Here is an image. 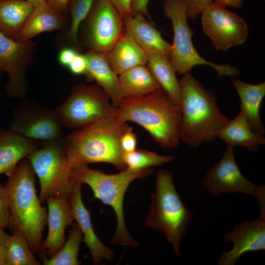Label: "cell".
Instances as JSON below:
<instances>
[{
  "label": "cell",
  "mask_w": 265,
  "mask_h": 265,
  "mask_svg": "<svg viewBox=\"0 0 265 265\" xmlns=\"http://www.w3.org/2000/svg\"><path fill=\"white\" fill-rule=\"evenodd\" d=\"M116 115L124 122L141 126L162 148L174 149L180 144L181 106L161 88L142 97L121 100Z\"/></svg>",
  "instance_id": "1"
},
{
  "label": "cell",
  "mask_w": 265,
  "mask_h": 265,
  "mask_svg": "<svg viewBox=\"0 0 265 265\" xmlns=\"http://www.w3.org/2000/svg\"><path fill=\"white\" fill-rule=\"evenodd\" d=\"M129 126L114 115L69 133L63 144L71 166L106 162L121 170L126 168L120 140Z\"/></svg>",
  "instance_id": "2"
},
{
  "label": "cell",
  "mask_w": 265,
  "mask_h": 265,
  "mask_svg": "<svg viewBox=\"0 0 265 265\" xmlns=\"http://www.w3.org/2000/svg\"><path fill=\"white\" fill-rule=\"evenodd\" d=\"M179 81L182 94L180 140L194 148L203 142L213 141L230 120L218 108L215 95L190 72L183 75Z\"/></svg>",
  "instance_id": "3"
},
{
  "label": "cell",
  "mask_w": 265,
  "mask_h": 265,
  "mask_svg": "<svg viewBox=\"0 0 265 265\" xmlns=\"http://www.w3.org/2000/svg\"><path fill=\"white\" fill-rule=\"evenodd\" d=\"M35 176L28 160L24 159L4 185L10 209L9 227L25 237L33 253L40 250L47 224V210L36 194Z\"/></svg>",
  "instance_id": "4"
},
{
  "label": "cell",
  "mask_w": 265,
  "mask_h": 265,
  "mask_svg": "<svg viewBox=\"0 0 265 265\" xmlns=\"http://www.w3.org/2000/svg\"><path fill=\"white\" fill-rule=\"evenodd\" d=\"M153 172L152 168L143 169L126 168L119 173L108 174L99 170L91 169L86 164L72 167L71 181L72 184L88 185L95 198L110 206L113 210L117 224L111 244L132 247H137L139 245V243L132 238L127 229L124 214V199L132 182L148 177Z\"/></svg>",
  "instance_id": "5"
},
{
  "label": "cell",
  "mask_w": 265,
  "mask_h": 265,
  "mask_svg": "<svg viewBox=\"0 0 265 265\" xmlns=\"http://www.w3.org/2000/svg\"><path fill=\"white\" fill-rule=\"evenodd\" d=\"M193 217V213L184 205L176 190L171 172L160 169L157 175L156 188L151 196L145 226L162 233L179 257L181 241Z\"/></svg>",
  "instance_id": "6"
},
{
  "label": "cell",
  "mask_w": 265,
  "mask_h": 265,
  "mask_svg": "<svg viewBox=\"0 0 265 265\" xmlns=\"http://www.w3.org/2000/svg\"><path fill=\"white\" fill-rule=\"evenodd\" d=\"M63 138L42 142L26 158L39 181L41 203L52 197L69 199L72 194V166L64 149Z\"/></svg>",
  "instance_id": "7"
},
{
  "label": "cell",
  "mask_w": 265,
  "mask_h": 265,
  "mask_svg": "<svg viewBox=\"0 0 265 265\" xmlns=\"http://www.w3.org/2000/svg\"><path fill=\"white\" fill-rule=\"evenodd\" d=\"M164 15L172 23L174 36L171 45V62L176 73L184 75L194 66L207 65L212 67L219 77L238 76L239 71L229 64H216L200 56L192 43L193 31L187 23L184 0H164Z\"/></svg>",
  "instance_id": "8"
},
{
  "label": "cell",
  "mask_w": 265,
  "mask_h": 265,
  "mask_svg": "<svg viewBox=\"0 0 265 265\" xmlns=\"http://www.w3.org/2000/svg\"><path fill=\"white\" fill-rule=\"evenodd\" d=\"M116 108L97 84H78L73 87L68 98L54 110L62 127L75 130L116 115Z\"/></svg>",
  "instance_id": "9"
},
{
  "label": "cell",
  "mask_w": 265,
  "mask_h": 265,
  "mask_svg": "<svg viewBox=\"0 0 265 265\" xmlns=\"http://www.w3.org/2000/svg\"><path fill=\"white\" fill-rule=\"evenodd\" d=\"M81 26L88 51L105 54L125 31L123 18L109 0H95Z\"/></svg>",
  "instance_id": "10"
},
{
  "label": "cell",
  "mask_w": 265,
  "mask_h": 265,
  "mask_svg": "<svg viewBox=\"0 0 265 265\" xmlns=\"http://www.w3.org/2000/svg\"><path fill=\"white\" fill-rule=\"evenodd\" d=\"M20 100L14 108L10 129L41 142L63 138L54 109L33 99Z\"/></svg>",
  "instance_id": "11"
},
{
  "label": "cell",
  "mask_w": 265,
  "mask_h": 265,
  "mask_svg": "<svg viewBox=\"0 0 265 265\" xmlns=\"http://www.w3.org/2000/svg\"><path fill=\"white\" fill-rule=\"evenodd\" d=\"M36 47L31 40L18 41L0 32V70L8 75L5 89L12 99L26 97L28 90L27 69L33 61Z\"/></svg>",
  "instance_id": "12"
},
{
  "label": "cell",
  "mask_w": 265,
  "mask_h": 265,
  "mask_svg": "<svg viewBox=\"0 0 265 265\" xmlns=\"http://www.w3.org/2000/svg\"><path fill=\"white\" fill-rule=\"evenodd\" d=\"M202 29L216 50L226 51L246 41L249 29L245 21L225 6L213 2L201 13Z\"/></svg>",
  "instance_id": "13"
},
{
  "label": "cell",
  "mask_w": 265,
  "mask_h": 265,
  "mask_svg": "<svg viewBox=\"0 0 265 265\" xmlns=\"http://www.w3.org/2000/svg\"><path fill=\"white\" fill-rule=\"evenodd\" d=\"M234 148L227 145L222 159L209 170L202 180V185L212 197L238 192L258 199L265 193V186L256 185L242 174L235 159Z\"/></svg>",
  "instance_id": "14"
},
{
  "label": "cell",
  "mask_w": 265,
  "mask_h": 265,
  "mask_svg": "<svg viewBox=\"0 0 265 265\" xmlns=\"http://www.w3.org/2000/svg\"><path fill=\"white\" fill-rule=\"evenodd\" d=\"M258 200L260 209L259 217L237 224L224 234V240L232 242L233 247L221 254L218 265H234L244 254L265 249V193Z\"/></svg>",
  "instance_id": "15"
},
{
  "label": "cell",
  "mask_w": 265,
  "mask_h": 265,
  "mask_svg": "<svg viewBox=\"0 0 265 265\" xmlns=\"http://www.w3.org/2000/svg\"><path fill=\"white\" fill-rule=\"evenodd\" d=\"M46 202L48 209V232L46 239L42 241L40 251H43L50 258L59 251L65 243L66 228L72 225L74 218L69 199L52 197L47 198Z\"/></svg>",
  "instance_id": "16"
},
{
  "label": "cell",
  "mask_w": 265,
  "mask_h": 265,
  "mask_svg": "<svg viewBox=\"0 0 265 265\" xmlns=\"http://www.w3.org/2000/svg\"><path fill=\"white\" fill-rule=\"evenodd\" d=\"M73 186V191L69 199L72 213L74 220L81 230L82 241L89 249L93 263L97 265L103 260H111L114 253L100 240L95 232L90 212L83 203L81 185L74 184Z\"/></svg>",
  "instance_id": "17"
},
{
  "label": "cell",
  "mask_w": 265,
  "mask_h": 265,
  "mask_svg": "<svg viewBox=\"0 0 265 265\" xmlns=\"http://www.w3.org/2000/svg\"><path fill=\"white\" fill-rule=\"evenodd\" d=\"M42 142L25 137L9 129L0 134V174L10 177L18 164L34 151Z\"/></svg>",
  "instance_id": "18"
},
{
  "label": "cell",
  "mask_w": 265,
  "mask_h": 265,
  "mask_svg": "<svg viewBox=\"0 0 265 265\" xmlns=\"http://www.w3.org/2000/svg\"><path fill=\"white\" fill-rule=\"evenodd\" d=\"M125 29L147 54H157L170 59L171 45L142 14L124 19Z\"/></svg>",
  "instance_id": "19"
},
{
  "label": "cell",
  "mask_w": 265,
  "mask_h": 265,
  "mask_svg": "<svg viewBox=\"0 0 265 265\" xmlns=\"http://www.w3.org/2000/svg\"><path fill=\"white\" fill-rule=\"evenodd\" d=\"M105 55L118 76L134 67L146 65L148 60L147 53L126 31Z\"/></svg>",
  "instance_id": "20"
},
{
  "label": "cell",
  "mask_w": 265,
  "mask_h": 265,
  "mask_svg": "<svg viewBox=\"0 0 265 265\" xmlns=\"http://www.w3.org/2000/svg\"><path fill=\"white\" fill-rule=\"evenodd\" d=\"M84 54L87 59L84 74L86 79L89 81H96L117 107L121 102L118 76L109 65L105 53L87 51Z\"/></svg>",
  "instance_id": "21"
},
{
  "label": "cell",
  "mask_w": 265,
  "mask_h": 265,
  "mask_svg": "<svg viewBox=\"0 0 265 265\" xmlns=\"http://www.w3.org/2000/svg\"><path fill=\"white\" fill-rule=\"evenodd\" d=\"M64 13L52 7L46 1L34 7L17 41L30 40L35 36L46 31L65 30L66 22Z\"/></svg>",
  "instance_id": "22"
},
{
  "label": "cell",
  "mask_w": 265,
  "mask_h": 265,
  "mask_svg": "<svg viewBox=\"0 0 265 265\" xmlns=\"http://www.w3.org/2000/svg\"><path fill=\"white\" fill-rule=\"evenodd\" d=\"M232 82L240 100V111L246 116L252 130L264 135L265 129L261 119L260 108L265 96V82L252 84L233 77Z\"/></svg>",
  "instance_id": "23"
},
{
  "label": "cell",
  "mask_w": 265,
  "mask_h": 265,
  "mask_svg": "<svg viewBox=\"0 0 265 265\" xmlns=\"http://www.w3.org/2000/svg\"><path fill=\"white\" fill-rule=\"evenodd\" d=\"M217 137L227 145L245 147L257 151L259 146L265 144L263 135L254 132L245 114L240 110L239 114L218 132Z\"/></svg>",
  "instance_id": "24"
},
{
  "label": "cell",
  "mask_w": 265,
  "mask_h": 265,
  "mask_svg": "<svg viewBox=\"0 0 265 265\" xmlns=\"http://www.w3.org/2000/svg\"><path fill=\"white\" fill-rule=\"evenodd\" d=\"M118 78L121 101L142 97L161 88L146 65L130 69Z\"/></svg>",
  "instance_id": "25"
},
{
  "label": "cell",
  "mask_w": 265,
  "mask_h": 265,
  "mask_svg": "<svg viewBox=\"0 0 265 265\" xmlns=\"http://www.w3.org/2000/svg\"><path fill=\"white\" fill-rule=\"evenodd\" d=\"M34 8L25 0H0V32L17 41Z\"/></svg>",
  "instance_id": "26"
},
{
  "label": "cell",
  "mask_w": 265,
  "mask_h": 265,
  "mask_svg": "<svg viewBox=\"0 0 265 265\" xmlns=\"http://www.w3.org/2000/svg\"><path fill=\"white\" fill-rule=\"evenodd\" d=\"M147 66L160 87L177 104L181 105V89L176 71L170 59L165 56L148 54Z\"/></svg>",
  "instance_id": "27"
},
{
  "label": "cell",
  "mask_w": 265,
  "mask_h": 265,
  "mask_svg": "<svg viewBox=\"0 0 265 265\" xmlns=\"http://www.w3.org/2000/svg\"><path fill=\"white\" fill-rule=\"evenodd\" d=\"M83 235L77 223L72 224L68 239L59 251L53 257L47 258L42 256L44 265H78V253L80 246L82 242Z\"/></svg>",
  "instance_id": "28"
},
{
  "label": "cell",
  "mask_w": 265,
  "mask_h": 265,
  "mask_svg": "<svg viewBox=\"0 0 265 265\" xmlns=\"http://www.w3.org/2000/svg\"><path fill=\"white\" fill-rule=\"evenodd\" d=\"M5 239L6 265H40L25 237L18 231L12 232Z\"/></svg>",
  "instance_id": "29"
},
{
  "label": "cell",
  "mask_w": 265,
  "mask_h": 265,
  "mask_svg": "<svg viewBox=\"0 0 265 265\" xmlns=\"http://www.w3.org/2000/svg\"><path fill=\"white\" fill-rule=\"evenodd\" d=\"M95 0H70L67 5L71 15V23L62 38L69 45V47L73 48L78 52L80 48L79 39L80 28Z\"/></svg>",
  "instance_id": "30"
},
{
  "label": "cell",
  "mask_w": 265,
  "mask_h": 265,
  "mask_svg": "<svg viewBox=\"0 0 265 265\" xmlns=\"http://www.w3.org/2000/svg\"><path fill=\"white\" fill-rule=\"evenodd\" d=\"M173 156L161 155L146 150L136 149L124 153L123 160L127 168L132 169H143L160 166L172 161Z\"/></svg>",
  "instance_id": "31"
},
{
  "label": "cell",
  "mask_w": 265,
  "mask_h": 265,
  "mask_svg": "<svg viewBox=\"0 0 265 265\" xmlns=\"http://www.w3.org/2000/svg\"><path fill=\"white\" fill-rule=\"evenodd\" d=\"M187 19H196L213 2V0H184Z\"/></svg>",
  "instance_id": "32"
},
{
  "label": "cell",
  "mask_w": 265,
  "mask_h": 265,
  "mask_svg": "<svg viewBox=\"0 0 265 265\" xmlns=\"http://www.w3.org/2000/svg\"><path fill=\"white\" fill-rule=\"evenodd\" d=\"M10 209L7 193L5 186L0 183V228L9 227Z\"/></svg>",
  "instance_id": "33"
},
{
  "label": "cell",
  "mask_w": 265,
  "mask_h": 265,
  "mask_svg": "<svg viewBox=\"0 0 265 265\" xmlns=\"http://www.w3.org/2000/svg\"><path fill=\"white\" fill-rule=\"evenodd\" d=\"M137 142V135L132 128L129 126L121 138V146L124 153H130L136 150Z\"/></svg>",
  "instance_id": "34"
},
{
  "label": "cell",
  "mask_w": 265,
  "mask_h": 265,
  "mask_svg": "<svg viewBox=\"0 0 265 265\" xmlns=\"http://www.w3.org/2000/svg\"><path fill=\"white\" fill-rule=\"evenodd\" d=\"M67 67L73 74L84 75L87 69V59L85 54L79 53Z\"/></svg>",
  "instance_id": "35"
},
{
  "label": "cell",
  "mask_w": 265,
  "mask_h": 265,
  "mask_svg": "<svg viewBox=\"0 0 265 265\" xmlns=\"http://www.w3.org/2000/svg\"><path fill=\"white\" fill-rule=\"evenodd\" d=\"M79 53L77 50L73 48L65 47L59 52L58 61L61 65L68 67Z\"/></svg>",
  "instance_id": "36"
},
{
  "label": "cell",
  "mask_w": 265,
  "mask_h": 265,
  "mask_svg": "<svg viewBox=\"0 0 265 265\" xmlns=\"http://www.w3.org/2000/svg\"><path fill=\"white\" fill-rule=\"evenodd\" d=\"M149 0H132L131 4L132 16L142 14L149 17L148 12V4Z\"/></svg>",
  "instance_id": "37"
},
{
  "label": "cell",
  "mask_w": 265,
  "mask_h": 265,
  "mask_svg": "<svg viewBox=\"0 0 265 265\" xmlns=\"http://www.w3.org/2000/svg\"><path fill=\"white\" fill-rule=\"evenodd\" d=\"M123 19L132 16L131 10L132 0H109Z\"/></svg>",
  "instance_id": "38"
},
{
  "label": "cell",
  "mask_w": 265,
  "mask_h": 265,
  "mask_svg": "<svg viewBox=\"0 0 265 265\" xmlns=\"http://www.w3.org/2000/svg\"><path fill=\"white\" fill-rule=\"evenodd\" d=\"M70 0H47L46 2L54 9L65 12Z\"/></svg>",
  "instance_id": "39"
},
{
  "label": "cell",
  "mask_w": 265,
  "mask_h": 265,
  "mask_svg": "<svg viewBox=\"0 0 265 265\" xmlns=\"http://www.w3.org/2000/svg\"><path fill=\"white\" fill-rule=\"evenodd\" d=\"M213 2L226 7L240 9L243 6V0H213Z\"/></svg>",
  "instance_id": "40"
},
{
  "label": "cell",
  "mask_w": 265,
  "mask_h": 265,
  "mask_svg": "<svg viewBox=\"0 0 265 265\" xmlns=\"http://www.w3.org/2000/svg\"><path fill=\"white\" fill-rule=\"evenodd\" d=\"M7 234L0 237V265H6L5 239Z\"/></svg>",
  "instance_id": "41"
},
{
  "label": "cell",
  "mask_w": 265,
  "mask_h": 265,
  "mask_svg": "<svg viewBox=\"0 0 265 265\" xmlns=\"http://www.w3.org/2000/svg\"><path fill=\"white\" fill-rule=\"evenodd\" d=\"M32 4L34 7L39 5L46 1L47 0H25Z\"/></svg>",
  "instance_id": "42"
},
{
  "label": "cell",
  "mask_w": 265,
  "mask_h": 265,
  "mask_svg": "<svg viewBox=\"0 0 265 265\" xmlns=\"http://www.w3.org/2000/svg\"><path fill=\"white\" fill-rule=\"evenodd\" d=\"M6 233H5L3 231V230L0 228V237L5 235Z\"/></svg>",
  "instance_id": "43"
},
{
  "label": "cell",
  "mask_w": 265,
  "mask_h": 265,
  "mask_svg": "<svg viewBox=\"0 0 265 265\" xmlns=\"http://www.w3.org/2000/svg\"><path fill=\"white\" fill-rule=\"evenodd\" d=\"M1 77V71L0 70V82Z\"/></svg>",
  "instance_id": "44"
},
{
  "label": "cell",
  "mask_w": 265,
  "mask_h": 265,
  "mask_svg": "<svg viewBox=\"0 0 265 265\" xmlns=\"http://www.w3.org/2000/svg\"><path fill=\"white\" fill-rule=\"evenodd\" d=\"M3 131V130H0V134Z\"/></svg>",
  "instance_id": "45"
}]
</instances>
